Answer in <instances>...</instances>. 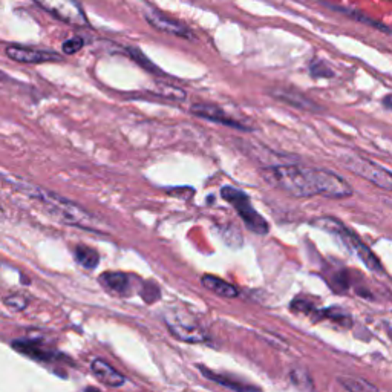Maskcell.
Listing matches in <instances>:
<instances>
[{"instance_id": "obj_1", "label": "cell", "mask_w": 392, "mask_h": 392, "mask_svg": "<svg viewBox=\"0 0 392 392\" xmlns=\"http://www.w3.org/2000/svg\"><path fill=\"white\" fill-rule=\"evenodd\" d=\"M264 176L268 183L296 198L323 196L343 199L354 194L349 183L334 172L300 164L271 166L264 172Z\"/></svg>"}, {"instance_id": "obj_2", "label": "cell", "mask_w": 392, "mask_h": 392, "mask_svg": "<svg viewBox=\"0 0 392 392\" xmlns=\"http://www.w3.org/2000/svg\"><path fill=\"white\" fill-rule=\"evenodd\" d=\"M19 190L34 199H37V201L48 210V213L56 219H59L60 223L80 227V229L100 231L99 219L94 218L89 212L81 209L80 205L70 201V199H66L57 194H52V192L46 189L36 187V185L32 184L31 185L26 184L23 187H19Z\"/></svg>"}, {"instance_id": "obj_3", "label": "cell", "mask_w": 392, "mask_h": 392, "mask_svg": "<svg viewBox=\"0 0 392 392\" xmlns=\"http://www.w3.org/2000/svg\"><path fill=\"white\" fill-rule=\"evenodd\" d=\"M313 224L318 227V229L328 231L329 235L339 238L342 240V244L345 245L349 251H353L355 256L369 268L371 271L383 273V267L380 262H378L375 254L362 243L359 236L354 235V233L351 231L347 225H343L339 219L331 218V216H322V218L314 219Z\"/></svg>"}, {"instance_id": "obj_4", "label": "cell", "mask_w": 392, "mask_h": 392, "mask_svg": "<svg viewBox=\"0 0 392 392\" xmlns=\"http://www.w3.org/2000/svg\"><path fill=\"white\" fill-rule=\"evenodd\" d=\"M221 196L238 212L247 229L256 233V235H267L270 225L265 221V218L253 207L250 196L245 192L238 187H231V185H224L221 189Z\"/></svg>"}, {"instance_id": "obj_5", "label": "cell", "mask_w": 392, "mask_h": 392, "mask_svg": "<svg viewBox=\"0 0 392 392\" xmlns=\"http://www.w3.org/2000/svg\"><path fill=\"white\" fill-rule=\"evenodd\" d=\"M342 163L347 170L353 172L363 180L373 183L384 190H392L391 172L368 160V158H363L359 154H345L342 155Z\"/></svg>"}, {"instance_id": "obj_6", "label": "cell", "mask_w": 392, "mask_h": 392, "mask_svg": "<svg viewBox=\"0 0 392 392\" xmlns=\"http://www.w3.org/2000/svg\"><path fill=\"white\" fill-rule=\"evenodd\" d=\"M164 320H166L170 334H174L176 339L189 343H203L209 340L207 333H205L201 325L187 313L170 311L169 314H166Z\"/></svg>"}, {"instance_id": "obj_7", "label": "cell", "mask_w": 392, "mask_h": 392, "mask_svg": "<svg viewBox=\"0 0 392 392\" xmlns=\"http://www.w3.org/2000/svg\"><path fill=\"white\" fill-rule=\"evenodd\" d=\"M34 2L60 22L72 26H86L89 23L79 0H34Z\"/></svg>"}, {"instance_id": "obj_8", "label": "cell", "mask_w": 392, "mask_h": 392, "mask_svg": "<svg viewBox=\"0 0 392 392\" xmlns=\"http://www.w3.org/2000/svg\"><path fill=\"white\" fill-rule=\"evenodd\" d=\"M144 17H146L147 23L152 25L154 28L158 31L167 32V34H172V36L187 39V40L195 39V34L192 32V30L187 25L180 22V20L163 14V12L156 11L154 8H147L146 12H144Z\"/></svg>"}, {"instance_id": "obj_9", "label": "cell", "mask_w": 392, "mask_h": 392, "mask_svg": "<svg viewBox=\"0 0 392 392\" xmlns=\"http://www.w3.org/2000/svg\"><path fill=\"white\" fill-rule=\"evenodd\" d=\"M6 57L19 61V63H28V65H37V63H50V61H60L61 56L57 52L50 50H39V48H28V46H19V45H10L6 46Z\"/></svg>"}, {"instance_id": "obj_10", "label": "cell", "mask_w": 392, "mask_h": 392, "mask_svg": "<svg viewBox=\"0 0 392 392\" xmlns=\"http://www.w3.org/2000/svg\"><path fill=\"white\" fill-rule=\"evenodd\" d=\"M190 112L194 114L198 118L209 120L212 123H216V125H223L231 129L238 130H249L245 125L233 118L231 115L227 114L223 107H219L216 105H207V103H196L190 107Z\"/></svg>"}, {"instance_id": "obj_11", "label": "cell", "mask_w": 392, "mask_h": 392, "mask_svg": "<svg viewBox=\"0 0 392 392\" xmlns=\"http://www.w3.org/2000/svg\"><path fill=\"white\" fill-rule=\"evenodd\" d=\"M12 347H14V349H17L19 353L40 362H51L57 359V354L54 353L52 349L46 348L42 343L34 340H14L12 342Z\"/></svg>"}, {"instance_id": "obj_12", "label": "cell", "mask_w": 392, "mask_h": 392, "mask_svg": "<svg viewBox=\"0 0 392 392\" xmlns=\"http://www.w3.org/2000/svg\"><path fill=\"white\" fill-rule=\"evenodd\" d=\"M99 280L107 291H112L120 296H129L130 291H132V282H130V278L125 273H103Z\"/></svg>"}, {"instance_id": "obj_13", "label": "cell", "mask_w": 392, "mask_h": 392, "mask_svg": "<svg viewBox=\"0 0 392 392\" xmlns=\"http://www.w3.org/2000/svg\"><path fill=\"white\" fill-rule=\"evenodd\" d=\"M91 371L101 383L107 384V386L118 388V386H123L126 382V378L123 377L118 371H115L111 364H107L105 360L95 359L91 364Z\"/></svg>"}, {"instance_id": "obj_14", "label": "cell", "mask_w": 392, "mask_h": 392, "mask_svg": "<svg viewBox=\"0 0 392 392\" xmlns=\"http://www.w3.org/2000/svg\"><path fill=\"white\" fill-rule=\"evenodd\" d=\"M201 282L207 290L213 291L218 296H223V298H236L238 296L236 287H233L231 284H229V282H225L216 276H212V274H204Z\"/></svg>"}, {"instance_id": "obj_15", "label": "cell", "mask_w": 392, "mask_h": 392, "mask_svg": "<svg viewBox=\"0 0 392 392\" xmlns=\"http://www.w3.org/2000/svg\"><path fill=\"white\" fill-rule=\"evenodd\" d=\"M199 369H201V373L205 377H207L209 380L223 384V386H225V388H230V389L236 391V392H259V389H256L254 386H249V384H243V383H239V382H235V380H231V378L225 377L223 374L213 373V371L204 368V367H199Z\"/></svg>"}, {"instance_id": "obj_16", "label": "cell", "mask_w": 392, "mask_h": 392, "mask_svg": "<svg viewBox=\"0 0 392 392\" xmlns=\"http://www.w3.org/2000/svg\"><path fill=\"white\" fill-rule=\"evenodd\" d=\"M74 254H75V260H77L81 267L87 268V270L97 268L100 262L99 253L87 245H77L74 250Z\"/></svg>"}, {"instance_id": "obj_17", "label": "cell", "mask_w": 392, "mask_h": 392, "mask_svg": "<svg viewBox=\"0 0 392 392\" xmlns=\"http://www.w3.org/2000/svg\"><path fill=\"white\" fill-rule=\"evenodd\" d=\"M271 95H274L278 100L290 103L291 106L300 107V109H316L314 103L309 101L308 99H305L304 95H300L299 92H293V91H285V89H280V91H271Z\"/></svg>"}, {"instance_id": "obj_18", "label": "cell", "mask_w": 392, "mask_h": 392, "mask_svg": "<svg viewBox=\"0 0 392 392\" xmlns=\"http://www.w3.org/2000/svg\"><path fill=\"white\" fill-rule=\"evenodd\" d=\"M339 383L349 392H377V388L363 378L339 377Z\"/></svg>"}, {"instance_id": "obj_19", "label": "cell", "mask_w": 392, "mask_h": 392, "mask_svg": "<svg viewBox=\"0 0 392 392\" xmlns=\"http://www.w3.org/2000/svg\"><path fill=\"white\" fill-rule=\"evenodd\" d=\"M5 304L11 309H14V311H19V309L26 308V305H28V299H26L22 293H16L8 296V298L5 299Z\"/></svg>"}, {"instance_id": "obj_20", "label": "cell", "mask_w": 392, "mask_h": 392, "mask_svg": "<svg viewBox=\"0 0 392 392\" xmlns=\"http://www.w3.org/2000/svg\"><path fill=\"white\" fill-rule=\"evenodd\" d=\"M85 46V40L81 37H72L70 40H66L63 43V52L66 56H72V54H77L81 48Z\"/></svg>"}, {"instance_id": "obj_21", "label": "cell", "mask_w": 392, "mask_h": 392, "mask_svg": "<svg viewBox=\"0 0 392 392\" xmlns=\"http://www.w3.org/2000/svg\"><path fill=\"white\" fill-rule=\"evenodd\" d=\"M323 314H327L329 319H333L336 322L342 323V325H343V323H345V325H349V323H351L349 316L345 311H342V309H339V308L327 309V311H323Z\"/></svg>"}, {"instance_id": "obj_22", "label": "cell", "mask_w": 392, "mask_h": 392, "mask_svg": "<svg viewBox=\"0 0 392 392\" xmlns=\"http://www.w3.org/2000/svg\"><path fill=\"white\" fill-rule=\"evenodd\" d=\"M129 52H130V57H132L134 60H141V59H143V54H141L138 50H134V48H130ZM144 65H146V70L152 71V72H158V70H155V66H154L152 63H150L149 60L144 61Z\"/></svg>"}, {"instance_id": "obj_23", "label": "cell", "mask_w": 392, "mask_h": 392, "mask_svg": "<svg viewBox=\"0 0 392 392\" xmlns=\"http://www.w3.org/2000/svg\"><path fill=\"white\" fill-rule=\"evenodd\" d=\"M391 101H392V94H386V95H384V99H383V101H382V103H383L384 109H388V111H389V109H391V105H392Z\"/></svg>"}, {"instance_id": "obj_24", "label": "cell", "mask_w": 392, "mask_h": 392, "mask_svg": "<svg viewBox=\"0 0 392 392\" xmlns=\"http://www.w3.org/2000/svg\"><path fill=\"white\" fill-rule=\"evenodd\" d=\"M85 392H101V391H99L97 388H92V386H89V388H86V389H85Z\"/></svg>"}, {"instance_id": "obj_25", "label": "cell", "mask_w": 392, "mask_h": 392, "mask_svg": "<svg viewBox=\"0 0 392 392\" xmlns=\"http://www.w3.org/2000/svg\"><path fill=\"white\" fill-rule=\"evenodd\" d=\"M3 216V210H2V207H0V218Z\"/></svg>"}]
</instances>
